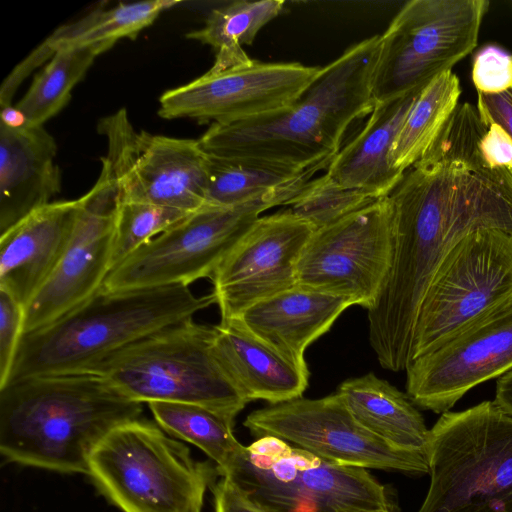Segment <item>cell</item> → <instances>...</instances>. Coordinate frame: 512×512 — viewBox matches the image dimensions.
Here are the masks:
<instances>
[{"label":"cell","instance_id":"cell-20","mask_svg":"<svg viewBox=\"0 0 512 512\" xmlns=\"http://www.w3.org/2000/svg\"><path fill=\"white\" fill-rule=\"evenodd\" d=\"M56 154L43 126L0 123V234L60 192Z\"/></svg>","mask_w":512,"mask_h":512},{"label":"cell","instance_id":"cell-36","mask_svg":"<svg viewBox=\"0 0 512 512\" xmlns=\"http://www.w3.org/2000/svg\"><path fill=\"white\" fill-rule=\"evenodd\" d=\"M477 94L476 107L482 121L487 126L500 125L512 138V87L498 94Z\"/></svg>","mask_w":512,"mask_h":512},{"label":"cell","instance_id":"cell-1","mask_svg":"<svg viewBox=\"0 0 512 512\" xmlns=\"http://www.w3.org/2000/svg\"><path fill=\"white\" fill-rule=\"evenodd\" d=\"M477 121L452 117L387 196L390 269L368 310L369 341L380 365L405 370L419 305L438 265L465 235L493 228L512 236V171L491 166Z\"/></svg>","mask_w":512,"mask_h":512},{"label":"cell","instance_id":"cell-25","mask_svg":"<svg viewBox=\"0 0 512 512\" xmlns=\"http://www.w3.org/2000/svg\"><path fill=\"white\" fill-rule=\"evenodd\" d=\"M175 0H148L97 8L78 20L62 25L48 36L23 61L31 73L61 49L86 47L100 43L115 44L121 38L134 39L165 10L179 4Z\"/></svg>","mask_w":512,"mask_h":512},{"label":"cell","instance_id":"cell-32","mask_svg":"<svg viewBox=\"0 0 512 512\" xmlns=\"http://www.w3.org/2000/svg\"><path fill=\"white\" fill-rule=\"evenodd\" d=\"M375 201L359 190L344 187L325 173L307 182L288 206L317 230Z\"/></svg>","mask_w":512,"mask_h":512},{"label":"cell","instance_id":"cell-9","mask_svg":"<svg viewBox=\"0 0 512 512\" xmlns=\"http://www.w3.org/2000/svg\"><path fill=\"white\" fill-rule=\"evenodd\" d=\"M512 299V236L479 228L460 239L435 270L419 305L410 362Z\"/></svg>","mask_w":512,"mask_h":512},{"label":"cell","instance_id":"cell-19","mask_svg":"<svg viewBox=\"0 0 512 512\" xmlns=\"http://www.w3.org/2000/svg\"><path fill=\"white\" fill-rule=\"evenodd\" d=\"M80 207L81 197L52 201L0 234V290L24 308L59 263Z\"/></svg>","mask_w":512,"mask_h":512},{"label":"cell","instance_id":"cell-4","mask_svg":"<svg viewBox=\"0 0 512 512\" xmlns=\"http://www.w3.org/2000/svg\"><path fill=\"white\" fill-rule=\"evenodd\" d=\"M216 304L189 286L121 291L100 288L54 322L23 333L6 382L91 371L112 353Z\"/></svg>","mask_w":512,"mask_h":512},{"label":"cell","instance_id":"cell-5","mask_svg":"<svg viewBox=\"0 0 512 512\" xmlns=\"http://www.w3.org/2000/svg\"><path fill=\"white\" fill-rule=\"evenodd\" d=\"M215 338V326L189 319L112 353L89 372L134 401L199 405L234 425L248 402L221 363Z\"/></svg>","mask_w":512,"mask_h":512},{"label":"cell","instance_id":"cell-10","mask_svg":"<svg viewBox=\"0 0 512 512\" xmlns=\"http://www.w3.org/2000/svg\"><path fill=\"white\" fill-rule=\"evenodd\" d=\"M305 184L229 207L205 206L159 234L111 270L102 289L186 285L211 278L261 213L288 206Z\"/></svg>","mask_w":512,"mask_h":512},{"label":"cell","instance_id":"cell-12","mask_svg":"<svg viewBox=\"0 0 512 512\" xmlns=\"http://www.w3.org/2000/svg\"><path fill=\"white\" fill-rule=\"evenodd\" d=\"M108 143L102 164L120 202H142L193 213L208 206L209 156L194 139L136 131L122 108L98 122Z\"/></svg>","mask_w":512,"mask_h":512},{"label":"cell","instance_id":"cell-13","mask_svg":"<svg viewBox=\"0 0 512 512\" xmlns=\"http://www.w3.org/2000/svg\"><path fill=\"white\" fill-rule=\"evenodd\" d=\"M243 425L255 436H274L328 462L365 469L428 474V458L397 450L364 428L335 392L298 397L251 412Z\"/></svg>","mask_w":512,"mask_h":512},{"label":"cell","instance_id":"cell-38","mask_svg":"<svg viewBox=\"0 0 512 512\" xmlns=\"http://www.w3.org/2000/svg\"><path fill=\"white\" fill-rule=\"evenodd\" d=\"M494 402L512 415V370L497 380Z\"/></svg>","mask_w":512,"mask_h":512},{"label":"cell","instance_id":"cell-6","mask_svg":"<svg viewBox=\"0 0 512 512\" xmlns=\"http://www.w3.org/2000/svg\"><path fill=\"white\" fill-rule=\"evenodd\" d=\"M430 484L417 512H512V415L494 401L430 429Z\"/></svg>","mask_w":512,"mask_h":512},{"label":"cell","instance_id":"cell-29","mask_svg":"<svg viewBox=\"0 0 512 512\" xmlns=\"http://www.w3.org/2000/svg\"><path fill=\"white\" fill-rule=\"evenodd\" d=\"M113 45L100 43L58 50L15 105L26 124L43 126L59 113L70 101L73 88L83 79L96 57Z\"/></svg>","mask_w":512,"mask_h":512},{"label":"cell","instance_id":"cell-16","mask_svg":"<svg viewBox=\"0 0 512 512\" xmlns=\"http://www.w3.org/2000/svg\"><path fill=\"white\" fill-rule=\"evenodd\" d=\"M117 205L116 184L102 164L98 180L81 197V207L59 263L25 307L23 333L61 318L102 287L110 272Z\"/></svg>","mask_w":512,"mask_h":512},{"label":"cell","instance_id":"cell-14","mask_svg":"<svg viewBox=\"0 0 512 512\" xmlns=\"http://www.w3.org/2000/svg\"><path fill=\"white\" fill-rule=\"evenodd\" d=\"M392 257L391 210L387 197L317 229L297 265V285L372 308Z\"/></svg>","mask_w":512,"mask_h":512},{"label":"cell","instance_id":"cell-17","mask_svg":"<svg viewBox=\"0 0 512 512\" xmlns=\"http://www.w3.org/2000/svg\"><path fill=\"white\" fill-rule=\"evenodd\" d=\"M314 231L290 209L260 216L211 277L221 321L297 285V265Z\"/></svg>","mask_w":512,"mask_h":512},{"label":"cell","instance_id":"cell-2","mask_svg":"<svg viewBox=\"0 0 512 512\" xmlns=\"http://www.w3.org/2000/svg\"><path fill=\"white\" fill-rule=\"evenodd\" d=\"M380 35L349 47L322 67L291 105L232 123H212L198 139L211 156L251 159L300 169H326L348 128L375 105L372 79Z\"/></svg>","mask_w":512,"mask_h":512},{"label":"cell","instance_id":"cell-18","mask_svg":"<svg viewBox=\"0 0 512 512\" xmlns=\"http://www.w3.org/2000/svg\"><path fill=\"white\" fill-rule=\"evenodd\" d=\"M512 370V299L406 368V394L435 413Z\"/></svg>","mask_w":512,"mask_h":512},{"label":"cell","instance_id":"cell-37","mask_svg":"<svg viewBox=\"0 0 512 512\" xmlns=\"http://www.w3.org/2000/svg\"><path fill=\"white\" fill-rule=\"evenodd\" d=\"M479 148L489 165L512 171V138L500 125L492 123L488 126Z\"/></svg>","mask_w":512,"mask_h":512},{"label":"cell","instance_id":"cell-23","mask_svg":"<svg viewBox=\"0 0 512 512\" xmlns=\"http://www.w3.org/2000/svg\"><path fill=\"white\" fill-rule=\"evenodd\" d=\"M215 329L216 353L247 402L278 404L302 397L309 384L307 364L278 352L235 319L220 321Z\"/></svg>","mask_w":512,"mask_h":512},{"label":"cell","instance_id":"cell-31","mask_svg":"<svg viewBox=\"0 0 512 512\" xmlns=\"http://www.w3.org/2000/svg\"><path fill=\"white\" fill-rule=\"evenodd\" d=\"M192 213L142 202L118 201L110 271L147 242Z\"/></svg>","mask_w":512,"mask_h":512},{"label":"cell","instance_id":"cell-30","mask_svg":"<svg viewBox=\"0 0 512 512\" xmlns=\"http://www.w3.org/2000/svg\"><path fill=\"white\" fill-rule=\"evenodd\" d=\"M158 426L168 434L201 449L224 476L244 446L233 434L234 425L205 407L177 402L148 403Z\"/></svg>","mask_w":512,"mask_h":512},{"label":"cell","instance_id":"cell-33","mask_svg":"<svg viewBox=\"0 0 512 512\" xmlns=\"http://www.w3.org/2000/svg\"><path fill=\"white\" fill-rule=\"evenodd\" d=\"M472 80L477 92L502 93L512 87V54L496 45H487L474 57Z\"/></svg>","mask_w":512,"mask_h":512},{"label":"cell","instance_id":"cell-21","mask_svg":"<svg viewBox=\"0 0 512 512\" xmlns=\"http://www.w3.org/2000/svg\"><path fill=\"white\" fill-rule=\"evenodd\" d=\"M350 306L343 298L295 285L257 302L235 320L278 352L306 364V348Z\"/></svg>","mask_w":512,"mask_h":512},{"label":"cell","instance_id":"cell-27","mask_svg":"<svg viewBox=\"0 0 512 512\" xmlns=\"http://www.w3.org/2000/svg\"><path fill=\"white\" fill-rule=\"evenodd\" d=\"M209 156L207 204L229 207L306 184L317 169L264 161Z\"/></svg>","mask_w":512,"mask_h":512},{"label":"cell","instance_id":"cell-22","mask_svg":"<svg viewBox=\"0 0 512 512\" xmlns=\"http://www.w3.org/2000/svg\"><path fill=\"white\" fill-rule=\"evenodd\" d=\"M420 92L375 103L363 128L341 147L326 174L375 200L387 197L404 175L392 166V147Z\"/></svg>","mask_w":512,"mask_h":512},{"label":"cell","instance_id":"cell-39","mask_svg":"<svg viewBox=\"0 0 512 512\" xmlns=\"http://www.w3.org/2000/svg\"><path fill=\"white\" fill-rule=\"evenodd\" d=\"M347 512H396L394 509H386V510H354Z\"/></svg>","mask_w":512,"mask_h":512},{"label":"cell","instance_id":"cell-8","mask_svg":"<svg viewBox=\"0 0 512 512\" xmlns=\"http://www.w3.org/2000/svg\"><path fill=\"white\" fill-rule=\"evenodd\" d=\"M228 477L268 512H347L393 509L365 468L328 462L274 436L244 446Z\"/></svg>","mask_w":512,"mask_h":512},{"label":"cell","instance_id":"cell-15","mask_svg":"<svg viewBox=\"0 0 512 512\" xmlns=\"http://www.w3.org/2000/svg\"><path fill=\"white\" fill-rule=\"evenodd\" d=\"M322 67L297 62H260L208 70L191 82L167 90L159 99L164 119L232 123L272 113L294 103L319 76Z\"/></svg>","mask_w":512,"mask_h":512},{"label":"cell","instance_id":"cell-26","mask_svg":"<svg viewBox=\"0 0 512 512\" xmlns=\"http://www.w3.org/2000/svg\"><path fill=\"white\" fill-rule=\"evenodd\" d=\"M282 0L234 1L211 10L205 24L186 37L210 45L215 50L212 71L252 63L244 45H251L258 32L284 9Z\"/></svg>","mask_w":512,"mask_h":512},{"label":"cell","instance_id":"cell-7","mask_svg":"<svg viewBox=\"0 0 512 512\" xmlns=\"http://www.w3.org/2000/svg\"><path fill=\"white\" fill-rule=\"evenodd\" d=\"M123 512H202L217 467L198 462L180 441L136 419L112 430L94 450L89 473Z\"/></svg>","mask_w":512,"mask_h":512},{"label":"cell","instance_id":"cell-34","mask_svg":"<svg viewBox=\"0 0 512 512\" xmlns=\"http://www.w3.org/2000/svg\"><path fill=\"white\" fill-rule=\"evenodd\" d=\"M24 316V306L0 290V387L8 380L23 334Z\"/></svg>","mask_w":512,"mask_h":512},{"label":"cell","instance_id":"cell-24","mask_svg":"<svg viewBox=\"0 0 512 512\" xmlns=\"http://www.w3.org/2000/svg\"><path fill=\"white\" fill-rule=\"evenodd\" d=\"M336 393L376 437L397 450L428 458L430 429L407 394L373 372L343 381Z\"/></svg>","mask_w":512,"mask_h":512},{"label":"cell","instance_id":"cell-3","mask_svg":"<svg viewBox=\"0 0 512 512\" xmlns=\"http://www.w3.org/2000/svg\"><path fill=\"white\" fill-rule=\"evenodd\" d=\"M141 413L142 403L93 372L9 382L0 387V452L8 462L88 475L100 442Z\"/></svg>","mask_w":512,"mask_h":512},{"label":"cell","instance_id":"cell-35","mask_svg":"<svg viewBox=\"0 0 512 512\" xmlns=\"http://www.w3.org/2000/svg\"><path fill=\"white\" fill-rule=\"evenodd\" d=\"M211 488L215 512H268L228 477H222Z\"/></svg>","mask_w":512,"mask_h":512},{"label":"cell","instance_id":"cell-11","mask_svg":"<svg viewBox=\"0 0 512 512\" xmlns=\"http://www.w3.org/2000/svg\"><path fill=\"white\" fill-rule=\"evenodd\" d=\"M486 0H412L380 35L375 103L420 91L477 46Z\"/></svg>","mask_w":512,"mask_h":512},{"label":"cell","instance_id":"cell-28","mask_svg":"<svg viewBox=\"0 0 512 512\" xmlns=\"http://www.w3.org/2000/svg\"><path fill=\"white\" fill-rule=\"evenodd\" d=\"M458 77L446 71L418 94L393 144L392 166L404 174L432 146L458 107Z\"/></svg>","mask_w":512,"mask_h":512}]
</instances>
